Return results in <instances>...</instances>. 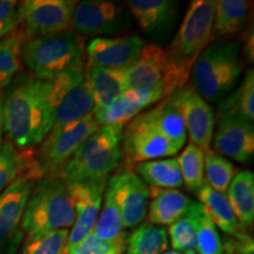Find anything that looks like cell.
I'll return each instance as SVG.
<instances>
[{"instance_id":"37","label":"cell","mask_w":254,"mask_h":254,"mask_svg":"<svg viewBox=\"0 0 254 254\" xmlns=\"http://www.w3.org/2000/svg\"><path fill=\"white\" fill-rule=\"evenodd\" d=\"M196 254H222V240L218 228L207 215H202L196 234Z\"/></svg>"},{"instance_id":"2","label":"cell","mask_w":254,"mask_h":254,"mask_svg":"<svg viewBox=\"0 0 254 254\" xmlns=\"http://www.w3.org/2000/svg\"><path fill=\"white\" fill-rule=\"evenodd\" d=\"M241 72L240 41L214 40L195 59L190 78L206 101H217L233 90Z\"/></svg>"},{"instance_id":"28","label":"cell","mask_w":254,"mask_h":254,"mask_svg":"<svg viewBox=\"0 0 254 254\" xmlns=\"http://www.w3.org/2000/svg\"><path fill=\"white\" fill-rule=\"evenodd\" d=\"M134 172L151 187L176 190L184 185L177 158L138 164L134 166Z\"/></svg>"},{"instance_id":"10","label":"cell","mask_w":254,"mask_h":254,"mask_svg":"<svg viewBox=\"0 0 254 254\" xmlns=\"http://www.w3.org/2000/svg\"><path fill=\"white\" fill-rule=\"evenodd\" d=\"M99 127L92 114L60 131H51L34 153V161L40 177H59L82 142Z\"/></svg>"},{"instance_id":"33","label":"cell","mask_w":254,"mask_h":254,"mask_svg":"<svg viewBox=\"0 0 254 254\" xmlns=\"http://www.w3.org/2000/svg\"><path fill=\"white\" fill-rule=\"evenodd\" d=\"M238 171L239 170L228 159L211 148L204 153L205 183L218 192L226 194L228 186Z\"/></svg>"},{"instance_id":"40","label":"cell","mask_w":254,"mask_h":254,"mask_svg":"<svg viewBox=\"0 0 254 254\" xmlns=\"http://www.w3.org/2000/svg\"><path fill=\"white\" fill-rule=\"evenodd\" d=\"M18 1L0 0V39L18 28Z\"/></svg>"},{"instance_id":"1","label":"cell","mask_w":254,"mask_h":254,"mask_svg":"<svg viewBox=\"0 0 254 254\" xmlns=\"http://www.w3.org/2000/svg\"><path fill=\"white\" fill-rule=\"evenodd\" d=\"M50 80L24 79L1 100L2 132L20 150L39 145L53 127Z\"/></svg>"},{"instance_id":"31","label":"cell","mask_w":254,"mask_h":254,"mask_svg":"<svg viewBox=\"0 0 254 254\" xmlns=\"http://www.w3.org/2000/svg\"><path fill=\"white\" fill-rule=\"evenodd\" d=\"M204 214L205 211L200 202L193 201L186 214L170 225L167 234L176 252L195 250L199 224Z\"/></svg>"},{"instance_id":"21","label":"cell","mask_w":254,"mask_h":254,"mask_svg":"<svg viewBox=\"0 0 254 254\" xmlns=\"http://www.w3.org/2000/svg\"><path fill=\"white\" fill-rule=\"evenodd\" d=\"M139 116L161 133L174 147L182 150L187 140V131L183 114L172 98H165L154 107L144 111Z\"/></svg>"},{"instance_id":"39","label":"cell","mask_w":254,"mask_h":254,"mask_svg":"<svg viewBox=\"0 0 254 254\" xmlns=\"http://www.w3.org/2000/svg\"><path fill=\"white\" fill-rule=\"evenodd\" d=\"M222 254H254L252 236L245 231L226 236L222 241Z\"/></svg>"},{"instance_id":"36","label":"cell","mask_w":254,"mask_h":254,"mask_svg":"<svg viewBox=\"0 0 254 254\" xmlns=\"http://www.w3.org/2000/svg\"><path fill=\"white\" fill-rule=\"evenodd\" d=\"M177 160L182 172L183 183L187 190L196 192L205 184L204 152L198 146L189 142Z\"/></svg>"},{"instance_id":"14","label":"cell","mask_w":254,"mask_h":254,"mask_svg":"<svg viewBox=\"0 0 254 254\" xmlns=\"http://www.w3.org/2000/svg\"><path fill=\"white\" fill-rule=\"evenodd\" d=\"M183 114L190 142L194 144L202 152H207L212 144L215 117L207 101L187 84L170 95Z\"/></svg>"},{"instance_id":"11","label":"cell","mask_w":254,"mask_h":254,"mask_svg":"<svg viewBox=\"0 0 254 254\" xmlns=\"http://www.w3.org/2000/svg\"><path fill=\"white\" fill-rule=\"evenodd\" d=\"M73 0H25L18 2V28L27 39L71 30Z\"/></svg>"},{"instance_id":"8","label":"cell","mask_w":254,"mask_h":254,"mask_svg":"<svg viewBox=\"0 0 254 254\" xmlns=\"http://www.w3.org/2000/svg\"><path fill=\"white\" fill-rule=\"evenodd\" d=\"M214 0L190 2L176 37L166 50L168 55L192 69L200 53L214 41Z\"/></svg>"},{"instance_id":"38","label":"cell","mask_w":254,"mask_h":254,"mask_svg":"<svg viewBox=\"0 0 254 254\" xmlns=\"http://www.w3.org/2000/svg\"><path fill=\"white\" fill-rule=\"evenodd\" d=\"M66 254H119L111 243L98 238L93 232L82 238L77 245L66 250Z\"/></svg>"},{"instance_id":"9","label":"cell","mask_w":254,"mask_h":254,"mask_svg":"<svg viewBox=\"0 0 254 254\" xmlns=\"http://www.w3.org/2000/svg\"><path fill=\"white\" fill-rule=\"evenodd\" d=\"M40 178L34 161L0 194V254H15L23 244L24 212L32 189Z\"/></svg>"},{"instance_id":"12","label":"cell","mask_w":254,"mask_h":254,"mask_svg":"<svg viewBox=\"0 0 254 254\" xmlns=\"http://www.w3.org/2000/svg\"><path fill=\"white\" fill-rule=\"evenodd\" d=\"M129 25L126 6L109 0L77 1L72 13L71 30L79 36L99 38L117 34Z\"/></svg>"},{"instance_id":"41","label":"cell","mask_w":254,"mask_h":254,"mask_svg":"<svg viewBox=\"0 0 254 254\" xmlns=\"http://www.w3.org/2000/svg\"><path fill=\"white\" fill-rule=\"evenodd\" d=\"M244 32V37L241 39V59H245L247 64H253L254 58V44H253V25H247Z\"/></svg>"},{"instance_id":"13","label":"cell","mask_w":254,"mask_h":254,"mask_svg":"<svg viewBox=\"0 0 254 254\" xmlns=\"http://www.w3.org/2000/svg\"><path fill=\"white\" fill-rule=\"evenodd\" d=\"M178 152V148L140 116H136L124 128L122 157L128 170L146 161L176 155Z\"/></svg>"},{"instance_id":"22","label":"cell","mask_w":254,"mask_h":254,"mask_svg":"<svg viewBox=\"0 0 254 254\" xmlns=\"http://www.w3.org/2000/svg\"><path fill=\"white\" fill-rule=\"evenodd\" d=\"M85 79L94 100V111L110 106L126 91L124 69H111L85 63Z\"/></svg>"},{"instance_id":"5","label":"cell","mask_w":254,"mask_h":254,"mask_svg":"<svg viewBox=\"0 0 254 254\" xmlns=\"http://www.w3.org/2000/svg\"><path fill=\"white\" fill-rule=\"evenodd\" d=\"M75 213L67 184L60 177H44L37 180L25 208L21 230L24 234L68 230Z\"/></svg>"},{"instance_id":"15","label":"cell","mask_w":254,"mask_h":254,"mask_svg":"<svg viewBox=\"0 0 254 254\" xmlns=\"http://www.w3.org/2000/svg\"><path fill=\"white\" fill-rule=\"evenodd\" d=\"M107 187L112 190L118 205L124 227L131 228L141 224L147 214L150 190L134 171L126 168L114 174L107 182Z\"/></svg>"},{"instance_id":"43","label":"cell","mask_w":254,"mask_h":254,"mask_svg":"<svg viewBox=\"0 0 254 254\" xmlns=\"http://www.w3.org/2000/svg\"><path fill=\"white\" fill-rule=\"evenodd\" d=\"M163 254H180V253L176 252V251H166V252H164Z\"/></svg>"},{"instance_id":"29","label":"cell","mask_w":254,"mask_h":254,"mask_svg":"<svg viewBox=\"0 0 254 254\" xmlns=\"http://www.w3.org/2000/svg\"><path fill=\"white\" fill-rule=\"evenodd\" d=\"M168 250V234L163 226L144 222L127 236L125 254H163Z\"/></svg>"},{"instance_id":"18","label":"cell","mask_w":254,"mask_h":254,"mask_svg":"<svg viewBox=\"0 0 254 254\" xmlns=\"http://www.w3.org/2000/svg\"><path fill=\"white\" fill-rule=\"evenodd\" d=\"M146 41L136 34L94 38L88 44L87 64L111 69H125L138 59Z\"/></svg>"},{"instance_id":"23","label":"cell","mask_w":254,"mask_h":254,"mask_svg":"<svg viewBox=\"0 0 254 254\" xmlns=\"http://www.w3.org/2000/svg\"><path fill=\"white\" fill-rule=\"evenodd\" d=\"M125 5L147 33L167 30L178 13V4L171 0H128Z\"/></svg>"},{"instance_id":"27","label":"cell","mask_w":254,"mask_h":254,"mask_svg":"<svg viewBox=\"0 0 254 254\" xmlns=\"http://www.w3.org/2000/svg\"><path fill=\"white\" fill-rule=\"evenodd\" d=\"M195 194L205 214L211 219L215 227L220 228L226 236H233L243 231L225 193L218 192L205 183L196 190Z\"/></svg>"},{"instance_id":"6","label":"cell","mask_w":254,"mask_h":254,"mask_svg":"<svg viewBox=\"0 0 254 254\" xmlns=\"http://www.w3.org/2000/svg\"><path fill=\"white\" fill-rule=\"evenodd\" d=\"M85 38L72 30L25 41L21 62L33 77L51 80L60 73L85 65Z\"/></svg>"},{"instance_id":"20","label":"cell","mask_w":254,"mask_h":254,"mask_svg":"<svg viewBox=\"0 0 254 254\" xmlns=\"http://www.w3.org/2000/svg\"><path fill=\"white\" fill-rule=\"evenodd\" d=\"M150 200L147 207V219L150 224L157 226H170L179 220L189 211L193 200L178 190L148 187Z\"/></svg>"},{"instance_id":"24","label":"cell","mask_w":254,"mask_h":254,"mask_svg":"<svg viewBox=\"0 0 254 254\" xmlns=\"http://www.w3.org/2000/svg\"><path fill=\"white\" fill-rule=\"evenodd\" d=\"M252 2L247 0L215 1L213 34L214 40H230L249 25Z\"/></svg>"},{"instance_id":"7","label":"cell","mask_w":254,"mask_h":254,"mask_svg":"<svg viewBox=\"0 0 254 254\" xmlns=\"http://www.w3.org/2000/svg\"><path fill=\"white\" fill-rule=\"evenodd\" d=\"M50 88L53 109V127L51 131H60L93 114L94 100L85 79V65L68 69L51 79Z\"/></svg>"},{"instance_id":"42","label":"cell","mask_w":254,"mask_h":254,"mask_svg":"<svg viewBox=\"0 0 254 254\" xmlns=\"http://www.w3.org/2000/svg\"><path fill=\"white\" fill-rule=\"evenodd\" d=\"M4 132H2V119H1V100H0V146L4 140Z\"/></svg>"},{"instance_id":"34","label":"cell","mask_w":254,"mask_h":254,"mask_svg":"<svg viewBox=\"0 0 254 254\" xmlns=\"http://www.w3.org/2000/svg\"><path fill=\"white\" fill-rule=\"evenodd\" d=\"M231 113L239 116L247 122L254 120V72L253 68L247 71L240 86L233 94L225 100L220 106L219 114Z\"/></svg>"},{"instance_id":"3","label":"cell","mask_w":254,"mask_h":254,"mask_svg":"<svg viewBox=\"0 0 254 254\" xmlns=\"http://www.w3.org/2000/svg\"><path fill=\"white\" fill-rule=\"evenodd\" d=\"M125 126L104 125L82 142L60 173L66 184L110 179L122 159V139Z\"/></svg>"},{"instance_id":"19","label":"cell","mask_w":254,"mask_h":254,"mask_svg":"<svg viewBox=\"0 0 254 254\" xmlns=\"http://www.w3.org/2000/svg\"><path fill=\"white\" fill-rule=\"evenodd\" d=\"M160 100V98L154 94L127 90L119 98H117L110 106L105 107L103 110L94 111L93 117L99 124V126H126L132 119L144 112L145 109Z\"/></svg>"},{"instance_id":"17","label":"cell","mask_w":254,"mask_h":254,"mask_svg":"<svg viewBox=\"0 0 254 254\" xmlns=\"http://www.w3.org/2000/svg\"><path fill=\"white\" fill-rule=\"evenodd\" d=\"M213 147L218 154L226 155L238 163H249L254 154V127L239 116L218 114L217 129L213 133Z\"/></svg>"},{"instance_id":"4","label":"cell","mask_w":254,"mask_h":254,"mask_svg":"<svg viewBox=\"0 0 254 254\" xmlns=\"http://www.w3.org/2000/svg\"><path fill=\"white\" fill-rule=\"evenodd\" d=\"M126 91L157 95L161 100L189 84L190 68L178 63L166 50L146 44L138 59L124 69Z\"/></svg>"},{"instance_id":"26","label":"cell","mask_w":254,"mask_h":254,"mask_svg":"<svg viewBox=\"0 0 254 254\" xmlns=\"http://www.w3.org/2000/svg\"><path fill=\"white\" fill-rule=\"evenodd\" d=\"M92 232L99 239L112 244L119 254L125 253L126 240L128 234L126 233L125 227H124L122 214H120L118 205L114 200L112 190L107 186L99 215H98Z\"/></svg>"},{"instance_id":"32","label":"cell","mask_w":254,"mask_h":254,"mask_svg":"<svg viewBox=\"0 0 254 254\" xmlns=\"http://www.w3.org/2000/svg\"><path fill=\"white\" fill-rule=\"evenodd\" d=\"M27 38L19 28L0 39V91L11 84L21 67V50Z\"/></svg>"},{"instance_id":"30","label":"cell","mask_w":254,"mask_h":254,"mask_svg":"<svg viewBox=\"0 0 254 254\" xmlns=\"http://www.w3.org/2000/svg\"><path fill=\"white\" fill-rule=\"evenodd\" d=\"M34 164L32 150H20L7 139L0 146V194Z\"/></svg>"},{"instance_id":"25","label":"cell","mask_w":254,"mask_h":254,"mask_svg":"<svg viewBox=\"0 0 254 254\" xmlns=\"http://www.w3.org/2000/svg\"><path fill=\"white\" fill-rule=\"evenodd\" d=\"M233 213L243 231L252 230L254 222V174L239 170L226 192Z\"/></svg>"},{"instance_id":"44","label":"cell","mask_w":254,"mask_h":254,"mask_svg":"<svg viewBox=\"0 0 254 254\" xmlns=\"http://www.w3.org/2000/svg\"><path fill=\"white\" fill-rule=\"evenodd\" d=\"M184 254H196V252H195V250H190V251H186Z\"/></svg>"},{"instance_id":"35","label":"cell","mask_w":254,"mask_h":254,"mask_svg":"<svg viewBox=\"0 0 254 254\" xmlns=\"http://www.w3.org/2000/svg\"><path fill=\"white\" fill-rule=\"evenodd\" d=\"M69 230H56L26 236L19 254H66Z\"/></svg>"},{"instance_id":"16","label":"cell","mask_w":254,"mask_h":254,"mask_svg":"<svg viewBox=\"0 0 254 254\" xmlns=\"http://www.w3.org/2000/svg\"><path fill=\"white\" fill-rule=\"evenodd\" d=\"M107 182L109 179L67 184L75 213L74 225L69 231L67 249L77 245L93 230L103 204Z\"/></svg>"}]
</instances>
